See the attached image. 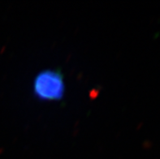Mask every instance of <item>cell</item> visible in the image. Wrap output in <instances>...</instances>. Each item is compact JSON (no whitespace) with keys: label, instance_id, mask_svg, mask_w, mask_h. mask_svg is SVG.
Segmentation results:
<instances>
[{"label":"cell","instance_id":"cell-1","mask_svg":"<svg viewBox=\"0 0 160 159\" xmlns=\"http://www.w3.org/2000/svg\"><path fill=\"white\" fill-rule=\"evenodd\" d=\"M63 74L58 70L42 71L35 77L32 84L34 97L41 101L54 102L63 98L65 93Z\"/></svg>","mask_w":160,"mask_h":159}]
</instances>
